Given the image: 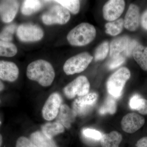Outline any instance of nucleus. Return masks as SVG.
Returning a JSON list of instances; mask_svg holds the SVG:
<instances>
[{
    "instance_id": "obj_1",
    "label": "nucleus",
    "mask_w": 147,
    "mask_h": 147,
    "mask_svg": "<svg viewBox=\"0 0 147 147\" xmlns=\"http://www.w3.org/2000/svg\"><path fill=\"white\" fill-rule=\"evenodd\" d=\"M26 74L28 79L44 87L50 86L55 77L53 66L43 60L34 61L30 63L27 67Z\"/></svg>"
},
{
    "instance_id": "obj_2",
    "label": "nucleus",
    "mask_w": 147,
    "mask_h": 147,
    "mask_svg": "<svg viewBox=\"0 0 147 147\" xmlns=\"http://www.w3.org/2000/svg\"><path fill=\"white\" fill-rule=\"evenodd\" d=\"M96 35V30L93 25L83 23L79 24L69 32L67 35V39L73 46H84L92 41Z\"/></svg>"
},
{
    "instance_id": "obj_3",
    "label": "nucleus",
    "mask_w": 147,
    "mask_h": 147,
    "mask_svg": "<svg viewBox=\"0 0 147 147\" xmlns=\"http://www.w3.org/2000/svg\"><path fill=\"white\" fill-rule=\"evenodd\" d=\"M130 72L125 67L120 68L109 77L107 83V88L110 96L119 98L122 94L124 87L130 77Z\"/></svg>"
},
{
    "instance_id": "obj_4",
    "label": "nucleus",
    "mask_w": 147,
    "mask_h": 147,
    "mask_svg": "<svg viewBox=\"0 0 147 147\" xmlns=\"http://www.w3.org/2000/svg\"><path fill=\"white\" fill-rule=\"evenodd\" d=\"M93 59L89 53L84 52L72 57L65 62L63 70L67 75L81 73L85 70Z\"/></svg>"
},
{
    "instance_id": "obj_5",
    "label": "nucleus",
    "mask_w": 147,
    "mask_h": 147,
    "mask_svg": "<svg viewBox=\"0 0 147 147\" xmlns=\"http://www.w3.org/2000/svg\"><path fill=\"white\" fill-rule=\"evenodd\" d=\"M70 18L69 11L61 5L52 7L42 15V22L45 25L54 24L63 25L68 22Z\"/></svg>"
},
{
    "instance_id": "obj_6",
    "label": "nucleus",
    "mask_w": 147,
    "mask_h": 147,
    "mask_svg": "<svg viewBox=\"0 0 147 147\" xmlns=\"http://www.w3.org/2000/svg\"><path fill=\"white\" fill-rule=\"evenodd\" d=\"M16 33L19 39L24 42L39 41L44 35V32L40 27L30 23L20 25L17 28Z\"/></svg>"
},
{
    "instance_id": "obj_7",
    "label": "nucleus",
    "mask_w": 147,
    "mask_h": 147,
    "mask_svg": "<svg viewBox=\"0 0 147 147\" xmlns=\"http://www.w3.org/2000/svg\"><path fill=\"white\" fill-rule=\"evenodd\" d=\"M90 84L86 76H79L70 82L63 89L65 95L67 98H73L76 95L83 96L88 93Z\"/></svg>"
},
{
    "instance_id": "obj_8",
    "label": "nucleus",
    "mask_w": 147,
    "mask_h": 147,
    "mask_svg": "<svg viewBox=\"0 0 147 147\" xmlns=\"http://www.w3.org/2000/svg\"><path fill=\"white\" fill-rule=\"evenodd\" d=\"M98 98L97 94L91 92L83 96H79L73 101L72 110L76 116L86 115L94 107Z\"/></svg>"
},
{
    "instance_id": "obj_9",
    "label": "nucleus",
    "mask_w": 147,
    "mask_h": 147,
    "mask_svg": "<svg viewBox=\"0 0 147 147\" xmlns=\"http://www.w3.org/2000/svg\"><path fill=\"white\" fill-rule=\"evenodd\" d=\"M61 102V97L58 93H53L50 95L42 108L43 118L49 121L55 119L59 114Z\"/></svg>"
},
{
    "instance_id": "obj_10",
    "label": "nucleus",
    "mask_w": 147,
    "mask_h": 147,
    "mask_svg": "<svg viewBox=\"0 0 147 147\" xmlns=\"http://www.w3.org/2000/svg\"><path fill=\"white\" fill-rule=\"evenodd\" d=\"M125 6V2L123 0L108 1L105 4L102 9L104 18L108 21H116L123 12Z\"/></svg>"
},
{
    "instance_id": "obj_11",
    "label": "nucleus",
    "mask_w": 147,
    "mask_h": 147,
    "mask_svg": "<svg viewBox=\"0 0 147 147\" xmlns=\"http://www.w3.org/2000/svg\"><path fill=\"white\" fill-rule=\"evenodd\" d=\"M144 118L136 113H129L124 116L121 121L124 131L132 134L139 130L145 124Z\"/></svg>"
},
{
    "instance_id": "obj_12",
    "label": "nucleus",
    "mask_w": 147,
    "mask_h": 147,
    "mask_svg": "<svg viewBox=\"0 0 147 147\" xmlns=\"http://www.w3.org/2000/svg\"><path fill=\"white\" fill-rule=\"evenodd\" d=\"M17 1H2L0 2V18L4 23L11 22L15 18L19 8Z\"/></svg>"
},
{
    "instance_id": "obj_13",
    "label": "nucleus",
    "mask_w": 147,
    "mask_h": 147,
    "mask_svg": "<svg viewBox=\"0 0 147 147\" xmlns=\"http://www.w3.org/2000/svg\"><path fill=\"white\" fill-rule=\"evenodd\" d=\"M19 69L16 64L8 61H0V79L12 82L17 80Z\"/></svg>"
},
{
    "instance_id": "obj_14",
    "label": "nucleus",
    "mask_w": 147,
    "mask_h": 147,
    "mask_svg": "<svg viewBox=\"0 0 147 147\" xmlns=\"http://www.w3.org/2000/svg\"><path fill=\"white\" fill-rule=\"evenodd\" d=\"M139 7L136 5L131 4L125 17L124 26L130 31H135L139 26Z\"/></svg>"
},
{
    "instance_id": "obj_15",
    "label": "nucleus",
    "mask_w": 147,
    "mask_h": 147,
    "mask_svg": "<svg viewBox=\"0 0 147 147\" xmlns=\"http://www.w3.org/2000/svg\"><path fill=\"white\" fill-rule=\"evenodd\" d=\"M129 40V38L126 36L119 37L113 39L110 46L111 59L117 57L120 55H124Z\"/></svg>"
},
{
    "instance_id": "obj_16",
    "label": "nucleus",
    "mask_w": 147,
    "mask_h": 147,
    "mask_svg": "<svg viewBox=\"0 0 147 147\" xmlns=\"http://www.w3.org/2000/svg\"><path fill=\"white\" fill-rule=\"evenodd\" d=\"M58 114L57 121L67 128H69L71 127L76 116L73 110L65 104L61 105Z\"/></svg>"
},
{
    "instance_id": "obj_17",
    "label": "nucleus",
    "mask_w": 147,
    "mask_h": 147,
    "mask_svg": "<svg viewBox=\"0 0 147 147\" xmlns=\"http://www.w3.org/2000/svg\"><path fill=\"white\" fill-rule=\"evenodd\" d=\"M122 140L121 134L117 131H113L102 135L100 139L102 147H119Z\"/></svg>"
},
{
    "instance_id": "obj_18",
    "label": "nucleus",
    "mask_w": 147,
    "mask_h": 147,
    "mask_svg": "<svg viewBox=\"0 0 147 147\" xmlns=\"http://www.w3.org/2000/svg\"><path fill=\"white\" fill-rule=\"evenodd\" d=\"M31 140L37 147H57L54 141L42 132L36 131L32 133Z\"/></svg>"
},
{
    "instance_id": "obj_19",
    "label": "nucleus",
    "mask_w": 147,
    "mask_h": 147,
    "mask_svg": "<svg viewBox=\"0 0 147 147\" xmlns=\"http://www.w3.org/2000/svg\"><path fill=\"white\" fill-rule=\"evenodd\" d=\"M132 56L140 67L147 71V47L138 44L133 50Z\"/></svg>"
},
{
    "instance_id": "obj_20",
    "label": "nucleus",
    "mask_w": 147,
    "mask_h": 147,
    "mask_svg": "<svg viewBox=\"0 0 147 147\" xmlns=\"http://www.w3.org/2000/svg\"><path fill=\"white\" fill-rule=\"evenodd\" d=\"M42 132L49 138L52 139L56 135L63 133L64 127L58 122L45 124L42 127Z\"/></svg>"
},
{
    "instance_id": "obj_21",
    "label": "nucleus",
    "mask_w": 147,
    "mask_h": 147,
    "mask_svg": "<svg viewBox=\"0 0 147 147\" xmlns=\"http://www.w3.org/2000/svg\"><path fill=\"white\" fill-rule=\"evenodd\" d=\"M42 4L39 1H25L21 7V12L24 15H31L39 10Z\"/></svg>"
},
{
    "instance_id": "obj_22",
    "label": "nucleus",
    "mask_w": 147,
    "mask_h": 147,
    "mask_svg": "<svg viewBox=\"0 0 147 147\" xmlns=\"http://www.w3.org/2000/svg\"><path fill=\"white\" fill-rule=\"evenodd\" d=\"M123 27L124 19L119 18L113 22H108L105 24V32L110 35L115 36L121 32Z\"/></svg>"
},
{
    "instance_id": "obj_23",
    "label": "nucleus",
    "mask_w": 147,
    "mask_h": 147,
    "mask_svg": "<svg viewBox=\"0 0 147 147\" xmlns=\"http://www.w3.org/2000/svg\"><path fill=\"white\" fill-rule=\"evenodd\" d=\"M17 53V48L14 44L0 40V57H11Z\"/></svg>"
},
{
    "instance_id": "obj_24",
    "label": "nucleus",
    "mask_w": 147,
    "mask_h": 147,
    "mask_svg": "<svg viewBox=\"0 0 147 147\" xmlns=\"http://www.w3.org/2000/svg\"><path fill=\"white\" fill-rule=\"evenodd\" d=\"M117 108V102L115 98L110 96L106 98L103 104L99 108V113L101 115H113L115 113Z\"/></svg>"
},
{
    "instance_id": "obj_25",
    "label": "nucleus",
    "mask_w": 147,
    "mask_h": 147,
    "mask_svg": "<svg viewBox=\"0 0 147 147\" xmlns=\"http://www.w3.org/2000/svg\"><path fill=\"white\" fill-rule=\"evenodd\" d=\"M55 2L61 5L67 10L76 14L79 13L80 8V3L79 1L76 0H59Z\"/></svg>"
},
{
    "instance_id": "obj_26",
    "label": "nucleus",
    "mask_w": 147,
    "mask_h": 147,
    "mask_svg": "<svg viewBox=\"0 0 147 147\" xmlns=\"http://www.w3.org/2000/svg\"><path fill=\"white\" fill-rule=\"evenodd\" d=\"M16 28V25L14 24H10L5 27L0 33V40L10 42L13 39V34Z\"/></svg>"
},
{
    "instance_id": "obj_27",
    "label": "nucleus",
    "mask_w": 147,
    "mask_h": 147,
    "mask_svg": "<svg viewBox=\"0 0 147 147\" xmlns=\"http://www.w3.org/2000/svg\"><path fill=\"white\" fill-rule=\"evenodd\" d=\"M109 48V43L107 41H104L100 44L97 47L95 52V61H101L105 59L108 55Z\"/></svg>"
},
{
    "instance_id": "obj_28",
    "label": "nucleus",
    "mask_w": 147,
    "mask_h": 147,
    "mask_svg": "<svg viewBox=\"0 0 147 147\" xmlns=\"http://www.w3.org/2000/svg\"><path fill=\"white\" fill-rule=\"evenodd\" d=\"M146 99L138 94H135L130 98L129 106L133 110L139 111L144 107Z\"/></svg>"
},
{
    "instance_id": "obj_29",
    "label": "nucleus",
    "mask_w": 147,
    "mask_h": 147,
    "mask_svg": "<svg viewBox=\"0 0 147 147\" xmlns=\"http://www.w3.org/2000/svg\"><path fill=\"white\" fill-rule=\"evenodd\" d=\"M82 134L84 137L94 141H99L102 137V134L98 130L90 128H85L82 130Z\"/></svg>"
},
{
    "instance_id": "obj_30",
    "label": "nucleus",
    "mask_w": 147,
    "mask_h": 147,
    "mask_svg": "<svg viewBox=\"0 0 147 147\" xmlns=\"http://www.w3.org/2000/svg\"><path fill=\"white\" fill-rule=\"evenodd\" d=\"M125 57L124 55H120L117 57L111 59L108 63V67L110 69L117 68L124 63Z\"/></svg>"
},
{
    "instance_id": "obj_31",
    "label": "nucleus",
    "mask_w": 147,
    "mask_h": 147,
    "mask_svg": "<svg viewBox=\"0 0 147 147\" xmlns=\"http://www.w3.org/2000/svg\"><path fill=\"white\" fill-rule=\"evenodd\" d=\"M16 147H37L31 140L26 137H21L17 140Z\"/></svg>"
},
{
    "instance_id": "obj_32",
    "label": "nucleus",
    "mask_w": 147,
    "mask_h": 147,
    "mask_svg": "<svg viewBox=\"0 0 147 147\" xmlns=\"http://www.w3.org/2000/svg\"><path fill=\"white\" fill-rule=\"evenodd\" d=\"M138 45V42L136 40L130 39L127 45V48L124 53L125 57H130L131 55H132L133 50Z\"/></svg>"
},
{
    "instance_id": "obj_33",
    "label": "nucleus",
    "mask_w": 147,
    "mask_h": 147,
    "mask_svg": "<svg viewBox=\"0 0 147 147\" xmlns=\"http://www.w3.org/2000/svg\"><path fill=\"white\" fill-rule=\"evenodd\" d=\"M141 24L143 28L147 30V9L142 14L141 17Z\"/></svg>"
},
{
    "instance_id": "obj_34",
    "label": "nucleus",
    "mask_w": 147,
    "mask_h": 147,
    "mask_svg": "<svg viewBox=\"0 0 147 147\" xmlns=\"http://www.w3.org/2000/svg\"><path fill=\"white\" fill-rule=\"evenodd\" d=\"M136 147H147V137H142L137 141Z\"/></svg>"
},
{
    "instance_id": "obj_35",
    "label": "nucleus",
    "mask_w": 147,
    "mask_h": 147,
    "mask_svg": "<svg viewBox=\"0 0 147 147\" xmlns=\"http://www.w3.org/2000/svg\"><path fill=\"white\" fill-rule=\"evenodd\" d=\"M139 113L143 115H147V100L145 101V105L144 107L141 110H139Z\"/></svg>"
},
{
    "instance_id": "obj_36",
    "label": "nucleus",
    "mask_w": 147,
    "mask_h": 147,
    "mask_svg": "<svg viewBox=\"0 0 147 147\" xmlns=\"http://www.w3.org/2000/svg\"><path fill=\"white\" fill-rule=\"evenodd\" d=\"M5 86L3 82H1V81L0 79V92L2 91L4 89Z\"/></svg>"
},
{
    "instance_id": "obj_37",
    "label": "nucleus",
    "mask_w": 147,
    "mask_h": 147,
    "mask_svg": "<svg viewBox=\"0 0 147 147\" xmlns=\"http://www.w3.org/2000/svg\"><path fill=\"white\" fill-rule=\"evenodd\" d=\"M3 142V137L1 134H0V147L1 146Z\"/></svg>"
},
{
    "instance_id": "obj_38",
    "label": "nucleus",
    "mask_w": 147,
    "mask_h": 147,
    "mask_svg": "<svg viewBox=\"0 0 147 147\" xmlns=\"http://www.w3.org/2000/svg\"><path fill=\"white\" fill-rule=\"evenodd\" d=\"M0 102H1V100H0Z\"/></svg>"
}]
</instances>
